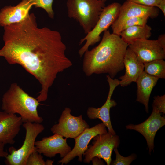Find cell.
Returning a JSON list of instances; mask_svg holds the SVG:
<instances>
[{"instance_id": "6da1fadb", "label": "cell", "mask_w": 165, "mask_h": 165, "mask_svg": "<svg viewBox=\"0 0 165 165\" xmlns=\"http://www.w3.org/2000/svg\"><path fill=\"white\" fill-rule=\"evenodd\" d=\"M4 28V45L0 57L10 64L20 65L34 76L41 86L36 99L39 102L46 101L58 74L72 65L65 54L66 46L61 34L39 28L33 13Z\"/></svg>"}, {"instance_id": "7a4b0ae2", "label": "cell", "mask_w": 165, "mask_h": 165, "mask_svg": "<svg viewBox=\"0 0 165 165\" xmlns=\"http://www.w3.org/2000/svg\"><path fill=\"white\" fill-rule=\"evenodd\" d=\"M128 47L119 35L105 30L98 45L84 54L82 69L85 75L108 74L113 79L124 68L123 59Z\"/></svg>"}, {"instance_id": "3957f363", "label": "cell", "mask_w": 165, "mask_h": 165, "mask_svg": "<svg viewBox=\"0 0 165 165\" xmlns=\"http://www.w3.org/2000/svg\"><path fill=\"white\" fill-rule=\"evenodd\" d=\"M39 102L29 95L16 83H12L4 94L1 109L9 114H19L23 123H42L43 119L38 115L37 108Z\"/></svg>"}, {"instance_id": "277c9868", "label": "cell", "mask_w": 165, "mask_h": 165, "mask_svg": "<svg viewBox=\"0 0 165 165\" xmlns=\"http://www.w3.org/2000/svg\"><path fill=\"white\" fill-rule=\"evenodd\" d=\"M68 16L79 23L87 34L94 28L105 6L100 0H68Z\"/></svg>"}, {"instance_id": "5b68a950", "label": "cell", "mask_w": 165, "mask_h": 165, "mask_svg": "<svg viewBox=\"0 0 165 165\" xmlns=\"http://www.w3.org/2000/svg\"><path fill=\"white\" fill-rule=\"evenodd\" d=\"M23 126L26 130L23 143L18 149L13 147L9 148L10 154L5 158V162L6 165H26L29 156L36 151L35 146V140L37 136L44 130V126L39 123L29 122L24 123Z\"/></svg>"}, {"instance_id": "8992f818", "label": "cell", "mask_w": 165, "mask_h": 165, "mask_svg": "<svg viewBox=\"0 0 165 165\" xmlns=\"http://www.w3.org/2000/svg\"><path fill=\"white\" fill-rule=\"evenodd\" d=\"M121 6L119 3L114 2L104 7L94 28L80 40L79 45L86 41L85 43L79 51L80 57L88 50L90 46L94 45L100 40L101 34L108 29L117 18Z\"/></svg>"}, {"instance_id": "52a82bcc", "label": "cell", "mask_w": 165, "mask_h": 165, "mask_svg": "<svg viewBox=\"0 0 165 165\" xmlns=\"http://www.w3.org/2000/svg\"><path fill=\"white\" fill-rule=\"evenodd\" d=\"M92 139V145L88 146L83 155V162L89 163L93 157L97 156L103 159L107 165H110L112 152L114 148H118L120 144L119 137L107 132L97 135Z\"/></svg>"}, {"instance_id": "ba28073f", "label": "cell", "mask_w": 165, "mask_h": 165, "mask_svg": "<svg viewBox=\"0 0 165 165\" xmlns=\"http://www.w3.org/2000/svg\"><path fill=\"white\" fill-rule=\"evenodd\" d=\"M128 47L143 63L165 58V35H160L157 40H137L128 45Z\"/></svg>"}, {"instance_id": "9c48e42d", "label": "cell", "mask_w": 165, "mask_h": 165, "mask_svg": "<svg viewBox=\"0 0 165 165\" xmlns=\"http://www.w3.org/2000/svg\"><path fill=\"white\" fill-rule=\"evenodd\" d=\"M71 110L65 107L58 120V123L53 125L50 130L53 134L60 135L66 138H75L85 129L90 127L82 115L75 116L71 114Z\"/></svg>"}, {"instance_id": "30bf717a", "label": "cell", "mask_w": 165, "mask_h": 165, "mask_svg": "<svg viewBox=\"0 0 165 165\" xmlns=\"http://www.w3.org/2000/svg\"><path fill=\"white\" fill-rule=\"evenodd\" d=\"M106 127L102 122L93 127L85 129L75 138V144L73 148L64 157L58 161L61 165L67 164L76 157L80 162L83 161L82 155L88 147L89 143L95 136L107 132Z\"/></svg>"}, {"instance_id": "8fae6325", "label": "cell", "mask_w": 165, "mask_h": 165, "mask_svg": "<svg viewBox=\"0 0 165 165\" xmlns=\"http://www.w3.org/2000/svg\"><path fill=\"white\" fill-rule=\"evenodd\" d=\"M165 125V117L152 107V111L148 118L138 124H129L126 126L127 129L134 130L141 134L145 138L149 154L154 152V140L158 130Z\"/></svg>"}, {"instance_id": "7c38bea8", "label": "cell", "mask_w": 165, "mask_h": 165, "mask_svg": "<svg viewBox=\"0 0 165 165\" xmlns=\"http://www.w3.org/2000/svg\"><path fill=\"white\" fill-rule=\"evenodd\" d=\"M106 77L109 86V91L106 102L99 108L88 107L86 114L88 118L91 119H98L101 120L107 128L108 132L112 134L116 135V132L112 125L110 112L111 108L117 105L115 101L111 99V97L115 88L119 85V80L116 79H113L108 75Z\"/></svg>"}, {"instance_id": "4fadbf2b", "label": "cell", "mask_w": 165, "mask_h": 165, "mask_svg": "<svg viewBox=\"0 0 165 165\" xmlns=\"http://www.w3.org/2000/svg\"><path fill=\"white\" fill-rule=\"evenodd\" d=\"M67 139L57 134L43 137L41 140L35 141L36 150L47 157L52 158L59 154L61 158H64L72 149L67 144Z\"/></svg>"}, {"instance_id": "5bb4252c", "label": "cell", "mask_w": 165, "mask_h": 165, "mask_svg": "<svg viewBox=\"0 0 165 165\" xmlns=\"http://www.w3.org/2000/svg\"><path fill=\"white\" fill-rule=\"evenodd\" d=\"M156 7H148L126 1L120 6L118 16L111 25L114 27L124 20L131 18L146 16L152 19L156 17L159 12Z\"/></svg>"}, {"instance_id": "9a60e30c", "label": "cell", "mask_w": 165, "mask_h": 165, "mask_svg": "<svg viewBox=\"0 0 165 165\" xmlns=\"http://www.w3.org/2000/svg\"><path fill=\"white\" fill-rule=\"evenodd\" d=\"M23 123L20 116L0 111V142L13 144Z\"/></svg>"}, {"instance_id": "2e32d148", "label": "cell", "mask_w": 165, "mask_h": 165, "mask_svg": "<svg viewBox=\"0 0 165 165\" xmlns=\"http://www.w3.org/2000/svg\"><path fill=\"white\" fill-rule=\"evenodd\" d=\"M33 5L26 0H22L14 6H6L0 10V26L4 27L22 21L29 15Z\"/></svg>"}, {"instance_id": "e0dca14e", "label": "cell", "mask_w": 165, "mask_h": 165, "mask_svg": "<svg viewBox=\"0 0 165 165\" xmlns=\"http://www.w3.org/2000/svg\"><path fill=\"white\" fill-rule=\"evenodd\" d=\"M125 72L119 79V85L126 86L133 82H135L144 71V63L128 47L123 59Z\"/></svg>"}, {"instance_id": "ac0fdd59", "label": "cell", "mask_w": 165, "mask_h": 165, "mask_svg": "<svg viewBox=\"0 0 165 165\" xmlns=\"http://www.w3.org/2000/svg\"><path fill=\"white\" fill-rule=\"evenodd\" d=\"M159 79L143 71L135 82L137 88L136 101L144 105L147 113L149 112V102L152 91Z\"/></svg>"}, {"instance_id": "d6986e66", "label": "cell", "mask_w": 165, "mask_h": 165, "mask_svg": "<svg viewBox=\"0 0 165 165\" xmlns=\"http://www.w3.org/2000/svg\"><path fill=\"white\" fill-rule=\"evenodd\" d=\"M152 28L147 24L128 28L119 34L122 39L128 45L139 39L148 38L152 35Z\"/></svg>"}, {"instance_id": "ffe728a7", "label": "cell", "mask_w": 165, "mask_h": 165, "mask_svg": "<svg viewBox=\"0 0 165 165\" xmlns=\"http://www.w3.org/2000/svg\"><path fill=\"white\" fill-rule=\"evenodd\" d=\"M144 71L159 79L165 78V61L164 59L155 60L144 63Z\"/></svg>"}, {"instance_id": "44dd1931", "label": "cell", "mask_w": 165, "mask_h": 165, "mask_svg": "<svg viewBox=\"0 0 165 165\" xmlns=\"http://www.w3.org/2000/svg\"><path fill=\"white\" fill-rule=\"evenodd\" d=\"M148 18L147 17L141 16L127 19L117 26L112 28V33L119 35L122 31L130 27L145 25L147 24Z\"/></svg>"}, {"instance_id": "7402d4cb", "label": "cell", "mask_w": 165, "mask_h": 165, "mask_svg": "<svg viewBox=\"0 0 165 165\" xmlns=\"http://www.w3.org/2000/svg\"><path fill=\"white\" fill-rule=\"evenodd\" d=\"M31 4L35 7L43 9L47 13L49 17L53 19L54 13L52 8L53 0H26Z\"/></svg>"}, {"instance_id": "603a6c76", "label": "cell", "mask_w": 165, "mask_h": 165, "mask_svg": "<svg viewBox=\"0 0 165 165\" xmlns=\"http://www.w3.org/2000/svg\"><path fill=\"white\" fill-rule=\"evenodd\" d=\"M113 150L116 154V159L112 161L110 165H129L137 157L136 154L134 153L127 157H124L119 154L117 148H116Z\"/></svg>"}, {"instance_id": "cb8c5ba5", "label": "cell", "mask_w": 165, "mask_h": 165, "mask_svg": "<svg viewBox=\"0 0 165 165\" xmlns=\"http://www.w3.org/2000/svg\"><path fill=\"white\" fill-rule=\"evenodd\" d=\"M26 165H47L41 154L36 151L32 153L28 157Z\"/></svg>"}, {"instance_id": "d4e9b609", "label": "cell", "mask_w": 165, "mask_h": 165, "mask_svg": "<svg viewBox=\"0 0 165 165\" xmlns=\"http://www.w3.org/2000/svg\"><path fill=\"white\" fill-rule=\"evenodd\" d=\"M152 107L156 109L160 113H165V95H157L153 97Z\"/></svg>"}, {"instance_id": "484cf974", "label": "cell", "mask_w": 165, "mask_h": 165, "mask_svg": "<svg viewBox=\"0 0 165 165\" xmlns=\"http://www.w3.org/2000/svg\"><path fill=\"white\" fill-rule=\"evenodd\" d=\"M137 4L150 7H157L159 4L163 0H126Z\"/></svg>"}, {"instance_id": "4316f807", "label": "cell", "mask_w": 165, "mask_h": 165, "mask_svg": "<svg viewBox=\"0 0 165 165\" xmlns=\"http://www.w3.org/2000/svg\"><path fill=\"white\" fill-rule=\"evenodd\" d=\"M91 161L92 162L93 165H105L103 160L97 156L93 157L91 159Z\"/></svg>"}, {"instance_id": "83f0119b", "label": "cell", "mask_w": 165, "mask_h": 165, "mask_svg": "<svg viewBox=\"0 0 165 165\" xmlns=\"http://www.w3.org/2000/svg\"><path fill=\"white\" fill-rule=\"evenodd\" d=\"M4 146V144L0 142V157L5 158L8 154L5 150Z\"/></svg>"}, {"instance_id": "f1b7e54d", "label": "cell", "mask_w": 165, "mask_h": 165, "mask_svg": "<svg viewBox=\"0 0 165 165\" xmlns=\"http://www.w3.org/2000/svg\"><path fill=\"white\" fill-rule=\"evenodd\" d=\"M157 8L160 9L165 16V0L162 1L158 6Z\"/></svg>"}, {"instance_id": "f546056e", "label": "cell", "mask_w": 165, "mask_h": 165, "mask_svg": "<svg viewBox=\"0 0 165 165\" xmlns=\"http://www.w3.org/2000/svg\"><path fill=\"white\" fill-rule=\"evenodd\" d=\"M103 2H105L107 0H100Z\"/></svg>"}]
</instances>
